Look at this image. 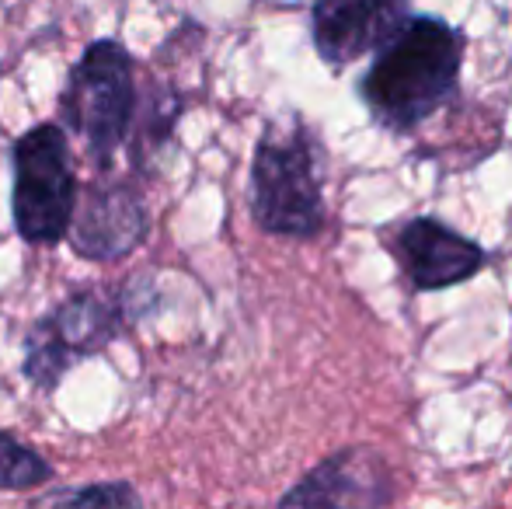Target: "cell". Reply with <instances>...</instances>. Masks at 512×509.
Returning a JSON list of instances; mask_svg holds the SVG:
<instances>
[{"mask_svg":"<svg viewBox=\"0 0 512 509\" xmlns=\"http://www.w3.org/2000/svg\"><path fill=\"white\" fill-rule=\"evenodd\" d=\"M394 499L384 464L366 450H338L283 496V506H384Z\"/></svg>","mask_w":512,"mask_h":509,"instance_id":"9c48e42d","label":"cell"},{"mask_svg":"<svg viewBox=\"0 0 512 509\" xmlns=\"http://www.w3.org/2000/svg\"><path fill=\"white\" fill-rule=\"evenodd\" d=\"M133 321L126 307V293L77 290L49 314H42L25 339L21 374L42 394L56 391L74 363L102 353L108 342Z\"/></svg>","mask_w":512,"mask_h":509,"instance_id":"5b68a950","label":"cell"},{"mask_svg":"<svg viewBox=\"0 0 512 509\" xmlns=\"http://www.w3.org/2000/svg\"><path fill=\"white\" fill-rule=\"evenodd\" d=\"M150 231V213L140 189L122 178L98 175V182L84 192V203L74 206L70 220V245L88 262L126 258L143 245Z\"/></svg>","mask_w":512,"mask_h":509,"instance_id":"8992f818","label":"cell"},{"mask_svg":"<svg viewBox=\"0 0 512 509\" xmlns=\"http://www.w3.org/2000/svg\"><path fill=\"white\" fill-rule=\"evenodd\" d=\"M53 482V464L28 443L14 440L0 429V489L4 492H32Z\"/></svg>","mask_w":512,"mask_h":509,"instance_id":"8fae6325","label":"cell"},{"mask_svg":"<svg viewBox=\"0 0 512 509\" xmlns=\"http://www.w3.org/2000/svg\"><path fill=\"white\" fill-rule=\"evenodd\" d=\"M324 147L300 116L269 123L251 157V217L276 238H314L324 227Z\"/></svg>","mask_w":512,"mask_h":509,"instance_id":"7a4b0ae2","label":"cell"},{"mask_svg":"<svg viewBox=\"0 0 512 509\" xmlns=\"http://www.w3.org/2000/svg\"><path fill=\"white\" fill-rule=\"evenodd\" d=\"M398 255L418 293L450 290L485 269L488 255L478 241L464 238L436 217H415L398 231Z\"/></svg>","mask_w":512,"mask_h":509,"instance_id":"ba28073f","label":"cell"},{"mask_svg":"<svg viewBox=\"0 0 512 509\" xmlns=\"http://www.w3.org/2000/svg\"><path fill=\"white\" fill-rule=\"evenodd\" d=\"M467 39L450 21L408 14V21L373 49V63L359 77V98L391 133H411L432 119L460 88Z\"/></svg>","mask_w":512,"mask_h":509,"instance_id":"6da1fadb","label":"cell"},{"mask_svg":"<svg viewBox=\"0 0 512 509\" xmlns=\"http://www.w3.org/2000/svg\"><path fill=\"white\" fill-rule=\"evenodd\" d=\"M49 503L56 506H140V492L129 482H95V485H81V489L70 492H53Z\"/></svg>","mask_w":512,"mask_h":509,"instance_id":"7c38bea8","label":"cell"},{"mask_svg":"<svg viewBox=\"0 0 512 509\" xmlns=\"http://www.w3.org/2000/svg\"><path fill=\"white\" fill-rule=\"evenodd\" d=\"M136 109H140V116H133V126H129V136H133L129 154H133V168L143 171L168 147L185 105L175 88H154L143 95V102L136 98Z\"/></svg>","mask_w":512,"mask_h":509,"instance_id":"30bf717a","label":"cell"},{"mask_svg":"<svg viewBox=\"0 0 512 509\" xmlns=\"http://www.w3.org/2000/svg\"><path fill=\"white\" fill-rule=\"evenodd\" d=\"M133 116L136 77L129 49L115 39L88 42L60 95V126L88 147L98 171H108L126 147Z\"/></svg>","mask_w":512,"mask_h":509,"instance_id":"3957f363","label":"cell"},{"mask_svg":"<svg viewBox=\"0 0 512 509\" xmlns=\"http://www.w3.org/2000/svg\"><path fill=\"white\" fill-rule=\"evenodd\" d=\"M11 217L25 245H60L77 206V175L70 140L60 123H39L11 147Z\"/></svg>","mask_w":512,"mask_h":509,"instance_id":"277c9868","label":"cell"},{"mask_svg":"<svg viewBox=\"0 0 512 509\" xmlns=\"http://www.w3.org/2000/svg\"><path fill=\"white\" fill-rule=\"evenodd\" d=\"M411 14V0H314V49L335 70L380 49Z\"/></svg>","mask_w":512,"mask_h":509,"instance_id":"52a82bcc","label":"cell"}]
</instances>
